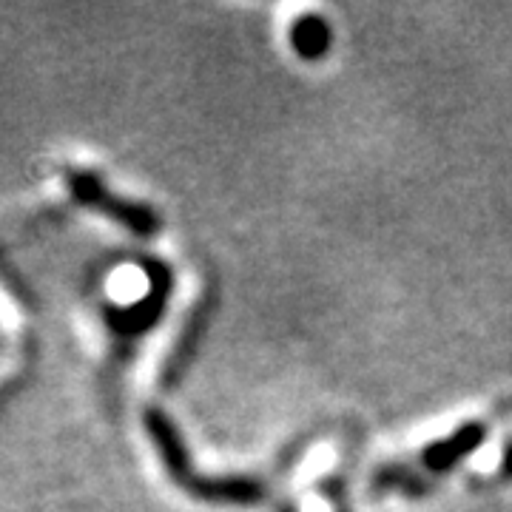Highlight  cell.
Listing matches in <instances>:
<instances>
[{
  "label": "cell",
  "instance_id": "6da1fadb",
  "mask_svg": "<svg viewBox=\"0 0 512 512\" xmlns=\"http://www.w3.org/2000/svg\"><path fill=\"white\" fill-rule=\"evenodd\" d=\"M72 188L74 194H77V200L89 202L92 208L106 211L111 220L123 222L126 228H131V231L140 234V237H154V234L160 231V217H157L148 205L114 197L111 191L103 188L100 180H94L92 174H74Z\"/></svg>",
  "mask_w": 512,
  "mask_h": 512
},
{
  "label": "cell",
  "instance_id": "7a4b0ae2",
  "mask_svg": "<svg viewBox=\"0 0 512 512\" xmlns=\"http://www.w3.org/2000/svg\"><path fill=\"white\" fill-rule=\"evenodd\" d=\"M484 439H487V427L481 421H467L458 430H453L447 439L427 444L424 453H421V464L430 473H450L464 458L473 456L478 447L484 444Z\"/></svg>",
  "mask_w": 512,
  "mask_h": 512
},
{
  "label": "cell",
  "instance_id": "3957f363",
  "mask_svg": "<svg viewBox=\"0 0 512 512\" xmlns=\"http://www.w3.org/2000/svg\"><path fill=\"white\" fill-rule=\"evenodd\" d=\"M185 493L197 495L208 504H231V507H254L262 501L265 487L248 476H197L183 487Z\"/></svg>",
  "mask_w": 512,
  "mask_h": 512
},
{
  "label": "cell",
  "instance_id": "277c9868",
  "mask_svg": "<svg viewBox=\"0 0 512 512\" xmlns=\"http://www.w3.org/2000/svg\"><path fill=\"white\" fill-rule=\"evenodd\" d=\"M151 274H148V293L140 299V302H134V305H128L123 311H117V319H114V325L120 330H126V333H143L148 330L165 311V299H168V291H171V276L165 271L160 262H151V268H148Z\"/></svg>",
  "mask_w": 512,
  "mask_h": 512
},
{
  "label": "cell",
  "instance_id": "5b68a950",
  "mask_svg": "<svg viewBox=\"0 0 512 512\" xmlns=\"http://www.w3.org/2000/svg\"><path fill=\"white\" fill-rule=\"evenodd\" d=\"M333 32L319 15H302L293 23L291 29V46L302 60H322L330 52Z\"/></svg>",
  "mask_w": 512,
  "mask_h": 512
},
{
  "label": "cell",
  "instance_id": "8992f818",
  "mask_svg": "<svg viewBox=\"0 0 512 512\" xmlns=\"http://www.w3.org/2000/svg\"><path fill=\"white\" fill-rule=\"evenodd\" d=\"M504 473H507V476H512V444H507V447H504Z\"/></svg>",
  "mask_w": 512,
  "mask_h": 512
}]
</instances>
